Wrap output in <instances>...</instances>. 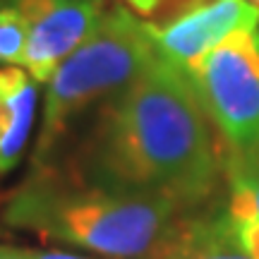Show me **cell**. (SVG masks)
I'll return each mask as SVG.
<instances>
[{"label": "cell", "instance_id": "6da1fadb", "mask_svg": "<svg viewBox=\"0 0 259 259\" xmlns=\"http://www.w3.org/2000/svg\"><path fill=\"white\" fill-rule=\"evenodd\" d=\"M87 183L166 197L187 213L223 185L221 151L187 72L163 53L120 94L101 103L77 154Z\"/></svg>", "mask_w": 259, "mask_h": 259}, {"label": "cell", "instance_id": "7a4b0ae2", "mask_svg": "<svg viewBox=\"0 0 259 259\" xmlns=\"http://www.w3.org/2000/svg\"><path fill=\"white\" fill-rule=\"evenodd\" d=\"M185 213L166 197L108 190L74 170L41 168L10 199L5 221L74 247L135 259L151 254Z\"/></svg>", "mask_w": 259, "mask_h": 259}, {"label": "cell", "instance_id": "3957f363", "mask_svg": "<svg viewBox=\"0 0 259 259\" xmlns=\"http://www.w3.org/2000/svg\"><path fill=\"white\" fill-rule=\"evenodd\" d=\"M161 56L154 27L125 8L106 12L101 24L70 58H65L48 82L44 125L34 161H46L67 125L96 101H108L135 84Z\"/></svg>", "mask_w": 259, "mask_h": 259}, {"label": "cell", "instance_id": "277c9868", "mask_svg": "<svg viewBox=\"0 0 259 259\" xmlns=\"http://www.w3.org/2000/svg\"><path fill=\"white\" fill-rule=\"evenodd\" d=\"M233 154H259V29H242L183 67Z\"/></svg>", "mask_w": 259, "mask_h": 259}, {"label": "cell", "instance_id": "5b68a950", "mask_svg": "<svg viewBox=\"0 0 259 259\" xmlns=\"http://www.w3.org/2000/svg\"><path fill=\"white\" fill-rule=\"evenodd\" d=\"M29 27L24 67L36 82H51L65 58L94 34L103 19V0H5Z\"/></svg>", "mask_w": 259, "mask_h": 259}, {"label": "cell", "instance_id": "8992f818", "mask_svg": "<svg viewBox=\"0 0 259 259\" xmlns=\"http://www.w3.org/2000/svg\"><path fill=\"white\" fill-rule=\"evenodd\" d=\"M158 51L180 67L202 60L221 41L259 29V8L250 0H192L166 24H151Z\"/></svg>", "mask_w": 259, "mask_h": 259}, {"label": "cell", "instance_id": "52a82bcc", "mask_svg": "<svg viewBox=\"0 0 259 259\" xmlns=\"http://www.w3.org/2000/svg\"><path fill=\"white\" fill-rule=\"evenodd\" d=\"M142 259H252L233 238L223 199L185 213L156 250Z\"/></svg>", "mask_w": 259, "mask_h": 259}, {"label": "cell", "instance_id": "ba28073f", "mask_svg": "<svg viewBox=\"0 0 259 259\" xmlns=\"http://www.w3.org/2000/svg\"><path fill=\"white\" fill-rule=\"evenodd\" d=\"M226 216L240 250L259 259V154H233L221 149Z\"/></svg>", "mask_w": 259, "mask_h": 259}, {"label": "cell", "instance_id": "9c48e42d", "mask_svg": "<svg viewBox=\"0 0 259 259\" xmlns=\"http://www.w3.org/2000/svg\"><path fill=\"white\" fill-rule=\"evenodd\" d=\"M36 89L31 74L17 65L0 70V173L15 166L24 151L34 120Z\"/></svg>", "mask_w": 259, "mask_h": 259}, {"label": "cell", "instance_id": "30bf717a", "mask_svg": "<svg viewBox=\"0 0 259 259\" xmlns=\"http://www.w3.org/2000/svg\"><path fill=\"white\" fill-rule=\"evenodd\" d=\"M29 27L19 10L0 8V63L3 65H24L27 56Z\"/></svg>", "mask_w": 259, "mask_h": 259}, {"label": "cell", "instance_id": "8fae6325", "mask_svg": "<svg viewBox=\"0 0 259 259\" xmlns=\"http://www.w3.org/2000/svg\"><path fill=\"white\" fill-rule=\"evenodd\" d=\"M127 5H132L139 15L149 17V15H156L158 10L166 5V0H127Z\"/></svg>", "mask_w": 259, "mask_h": 259}, {"label": "cell", "instance_id": "7c38bea8", "mask_svg": "<svg viewBox=\"0 0 259 259\" xmlns=\"http://www.w3.org/2000/svg\"><path fill=\"white\" fill-rule=\"evenodd\" d=\"M0 259H34V254L31 250H17V247L0 245Z\"/></svg>", "mask_w": 259, "mask_h": 259}, {"label": "cell", "instance_id": "4fadbf2b", "mask_svg": "<svg viewBox=\"0 0 259 259\" xmlns=\"http://www.w3.org/2000/svg\"><path fill=\"white\" fill-rule=\"evenodd\" d=\"M34 259H89V257H77V254H67V252H58V250H51V252H31Z\"/></svg>", "mask_w": 259, "mask_h": 259}, {"label": "cell", "instance_id": "5bb4252c", "mask_svg": "<svg viewBox=\"0 0 259 259\" xmlns=\"http://www.w3.org/2000/svg\"><path fill=\"white\" fill-rule=\"evenodd\" d=\"M250 3H254V5H257V8H259V0H250Z\"/></svg>", "mask_w": 259, "mask_h": 259}]
</instances>
